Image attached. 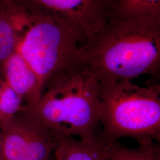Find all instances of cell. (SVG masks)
<instances>
[{
	"mask_svg": "<svg viewBox=\"0 0 160 160\" xmlns=\"http://www.w3.org/2000/svg\"><path fill=\"white\" fill-rule=\"evenodd\" d=\"M139 146L129 148L118 141L103 143L108 160H160V147L152 139L139 141Z\"/></svg>",
	"mask_w": 160,
	"mask_h": 160,
	"instance_id": "cell-11",
	"label": "cell"
},
{
	"mask_svg": "<svg viewBox=\"0 0 160 160\" xmlns=\"http://www.w3.org/2000/svg\"><path fill=\"white\" fill-rule=\"evenodd\" d=\"M100 125L98 139L103 143L130 137L138 142L145 139L160 141V84L153 77L146 86L132 80L100 82Z\"/></svg>",
	"mask_w": 160,
	"mask_h": 160,
	"instance_id": "cell-3",
	"label": "cell"
},
{
	"mask_svg": "<svg viewBox=\"0 0 160 160\" xmlns=\"http://www.w3.org/2000/svg\"><path fill=\"white\" fill-rule=\"evenodd\" d=\"M53 152L55 160H108L101 142L91 145L74 137L59 138Z\"/></svg>",
	"mask_w": 160,
	"mask_h": 160,
	"instance_id": "cell-9",
	"label": "cell"
},
{
	"mask_svg": "<svg viewBox=\"0 0 160 160\" xmlns=\"http://www.w3.org/2000/svg\"><path fill=\"white\" fill-rule=\"evenodd\" d=\"M28 14L12 0H0V79L6 61L17 51Z\"/></svg>",
	"mask_w": 160,
	"mask_h": 160,
	"instance_id": "cell-7",
	"label": "cell"
},
{
	"mask_svg": "<svg viewBox=\"0 0 160 160\" xmlns=\"http://www.w3.org/2000/svg\"><path fill=\"white\" fill-rule=\"evenodd\" d=\"M51 160H55V159H53V160H52V159H51Z\"/></svg>",
	"mask_w": 160,
	"mask_h": 160,
	"instance_id": "cell-17",
	"label": "cell"
},
{
	"mask_svg": "<svg viewBox=\"0 0 160 160\" xmlns=\"http://www.w3.org/2000/svg\"><path fill=\"white\" fill-rule=\"evenodd\" d=\"M1 137H2V133H1V126H0V142L1 143Z\"/></svg>",
	"mask_w": 160,
	"mask_h": 160,
	"instance_id": "cell-15",
	"label": "cell"
},
{
	"mask_svg": "<svg viewBox=\"0 0 160 160\" xmlns=\"http://www.w3.org/2000/svg\"><path fill=\"white\" fill-rule=\"evenodd\" d=\"M111 18H134L160 22V0H116Z\"/></svg>",
	"mask_w": 160,
	"mask_h": 160,
	"instance_id": "cell-10",
	"label": "cell"
},
{
	"mask_svg": "<svg viewBox=\"0 0 160 160\" xmlns=\"http://www.w3.org/2000/svg\"><path fill=\"white\" fill-rule=\"evenodd\" d=\"M108 1H109V2H110V3H111V4H113V2H114V1H116V0H108Z\"/></svg>",
	"mask_w": 160,
	"mask_h": 160,
	"instance_id": "cell-16",
	"label": "cell"
},
{
	"mask_svg": "<svg viewBox=\"0 0 160 160\" xmlns=\"http://www.w3.org/2000/svg\"><path fill=\"white\" fill-rule=\"evenodd\" d=\"M3 160H51L59 139L37 121L19 113L0 123Z\"/></svg>",
	"mask_w": 160,
	"mask_h": 160,
	"instance_id": "cell-6",
	"label": "cell"
},
{
	"mask_svg": "<svg viewBox=\"0 0 160 160\" xmlns=\"http://www.w3.org/2000/svg\"><path fill=\"white\" fill-rule=\"evenodd\" d=\"M0 160H3L2 154V149H1V143L0 142Z\"/></svg>",
	"mask_w": 160,
	"mask_h": 160,
	"instance_id": "cell-14",
	"label": "cell"
},
{
	"mask_svg": "<svg viewBox=\"0 0 160 160\" xmlns=\"http://www.w3.org/2000/svg\"><path fill=\"white\" fill-rule=\"evenodd\" d=\"M100 81L83 62L56 75L36 103L24 105L20 113L45 126L58 138L78 137L88 144L100 143Z\"/></svg>",
	"mask_w": 160,
	"mask_h": 160,
	"instance_id": "cell-2",
	"label": "cell"
},
{
	"mask_svg": "<svg viewBox=\"0 0 160 160\" xmlns=\"http://www.w3.org/2000/svg\"><path fill=\"white\" fill-rule=\"evenodd\" d=\"M5 85V82L3 79H0V98L1 96V94L2 92V90L4 88V87Z\"/></svg>",
	"mask_w": 160,
	"mask_h": 160,
	"instance_id": "cell-13",
	"label": "cell"
},
{
	"mask_svg": "<svg viewBox=\"0 0 160 160\" xmlns=\"http://www.w3.org/2000/svg\"><path fill=\"white\" fill-rule=\"evenodd\" d=\"M12 1L30 15L53 16L67 22L86 42L101 32L110 20L112 4L108 0Z\"/></svg>",
	"mask_w": 160,
	"mask_h": 160,
	"instance_id": "cell-5",
	"label": "cell"
},
{
	"mask_svg": "<svg viewBox=\"0 0 160 160\" xmlns=\"http://www.w3.org/2000/svg\"><path fill=\"white\" fill-rule=\"evenodd\" d=\"M86 42L60 18L28 14L17 51L38 77L43 92L52 78L81 62L79 49Z\"/></svg>",
	"mask_w": 160,
	"mask_h": 160,
	"instance_id": "cell-4",
	"label": "cell"
},
{
	"mask_svg": "<svg viewBox=\"0 0 160 160\" xmlns=\"http://www.w3.org/2000/svg\"><path fill=\"white\" fill-rule=\"evenodd\" d=\"M2 78L21 96L26 106L36 103L43 92L38 77L17 51L6 61Z\"/></svg>",
	"mask_w": 160,
	"mask_h": 160,
	"instance_id": "cell-8",
	"label": "cell"
},
{
	"mask_svg": "<svg viewBox=\"0 0 160 160\" xmlns=\"http://www.w3.org/2000/svg\"><path fill=\"white\" fill-rule=\"evenodd\" d=\"M24 105L21 96L5 82L0 98V123L20 113Z\"/></svg>",
	"mask_w": 160,
	"mask_h": 160,
	"instance_id": "cell-12",
	"label": "cell"
},
{
	"mask_svg": "<svg viewBox=\"0 0 160 160\" xmlns=\"http://www.w3.org/2000/svg\"><path fill=\"white\" fill-rule=\"evenodd\" d=\"M79 57L100 82L145 74L159 78L160 22L111 18L101 32L81 46Z\"/></svg>",
	"mask_w": 160,
	"mask_h": 160,
	"instance_id": "cell-1",
	"label": "cell"
}]
</instances>
